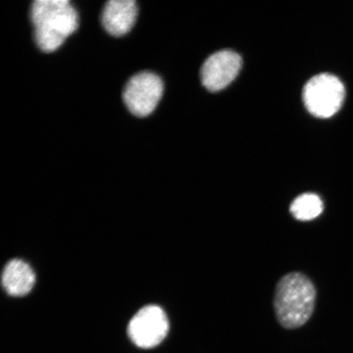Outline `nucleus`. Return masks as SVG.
Here are the masks:
<instances>
[{"label":"nucleus","mask_w":353,"mask_h":353,"mask_svg":"<svg viewBox=\"0 0 353 353\" xmlns=\"http://www.w3.org/2000/svg\"><path fill=\"white\" fill-rule=\"evenodd\" d=\"M164 92V83L157 74L143 72L135 74L126 83L123 100L132 114L149 116L157 108Z\"/></svg>","instance_id":"obj_4"},{"label":"nucleus","mask_w":353,"mask_h":353,"mask_svg":"<svg viewBox=\"0 0 353 353\" xmlns=\"http://www.w3.org/2000/svg\"><path fill=\"white\" fill-rule=\"evenodd\" d=\"M34 39L41 50L52 52L78 28V14L68 0H37L30 8Z\"/></svg>","instance_id":"obj_1"},{"label":"nucleus","mask_w":353,"mask_h":353,"mask_svg":"<svg viewBox=\"0 0 353 353\" xmlns=\"http://www.w3.org/2000/svg\"><path fill=\"white\" fill-rule=\"evenodd\" d=\"M316 297L314 285L303 273L290 272L281 277L273 300L277 321L286 329L301 327L311 319Z\"/></svg>","instance_id":"obj_2"},{"label":"nucleus","mask_w":353,"mask_h":353,"mask_svg":"<svg viewBox=\"0 0 353 353\" xmlns=\"http://www.w3.org/2000/svg\"><path fill=\"white\" fill-rule=\"evenodd\" d=\"M138 16L134 0H110L105 3L101 22L107 32L119 37L129 33Z\"/></svg>","instance_id":"obj_7"},{"label":"nucleus","mask_w":353,"mask_h":353,"mask_svg":"<svg viewBox=\"0 0 353 353\" xmlns=\"http://www.w3.org/2000/svg\"><path fill=\"white\" fill-rule=\"evenodd\" d=\"M241 64V57L235 52L223 50L215 52L202 66L203 85L212 92L223 90L237 77Z\"/></svg>","instance_id":"obj_6"},{"label":"nucleus","mask_w":353,"mask_h":353,"mask_svg":"<svg viewBox=\"0 0 353 353\" xmlns=\"http://www.w3.org/2000/svg\"><path fill=\"white\" fill-rule=\"evenodd\" d=\"M324 210L321 199L313 193L299 196L290 205V213L299 221H311L321 214Z\"/></svg>","instance_id":"obj_9"},{"label":"nucleus","mask_w":353,"mask_h":353,"mask_svg":"<svg viewBox=\"0 0 353 353\" xmlns=\"http://www.w3.org/2000/svg\"><path fill=\"white\" fill-rule=\"evenodd\" d=\"M34 283L33 269L23 260L12 259L4 267L2 285L6 292L12 296H25L32 291Z\"/></svg>","instance_id":"obj_8"},{"label":"nucleus","mask_w":353,"mask_h":353,"mask_svg":"<svg viewBox=\"0 0 353 353\" xmlns=\"http://www.w3.org/2000/svg\"><path fill=\"white\" fill-rule=\"evenodd\" d=\"M346 91L343 83L334 74H317L304 86V105L312 116L330 118L342 108Z\"/></svg>","instance_id":"obj_3"},{"label":"nucleus","mask_w":353,"mask_h":353,"mask_svg":"<svg viewBox=\"0 0 353 353\" xmlns=\"http://www.w3.org/2000/svg\"><path fill=\"white\" fill-rule=\"evenodd\" d=\"M170 322L160 307L149 305L140 309L128 326V334L136 346L142 348L157 347L166 338Z\"/></svg>","instance_id":"obj_5"}]
</instances>
